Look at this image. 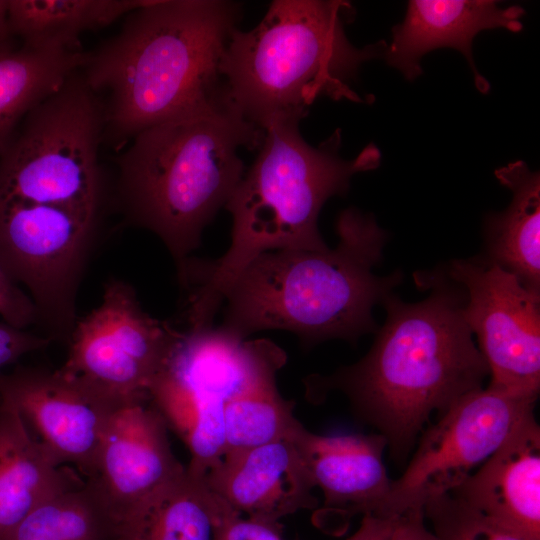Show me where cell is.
<instances>
[{"mask_svg":"<svg viewBox=\"0 0 540 540\" xmlns=\"http://www.w3.org/2000/svg\"><path fill=\"white\" fill-rule=\"evenodd\" d=\"M229 0H148L80 68L104 107L103 142L122 149L141 131L227 100L221 60L241 18Z\"/></svg>","mask_w":540,"mask_h":540,"instance_id":"cell-1","label":"cell"},{"mask_svg":"<svg viewBox=\"0 0 540 540\" xmlns=\"http://www.w3.org/2000/svg\"><path fill=\"white\" fill-rule=\"evenodd\" d=\"M300 121L283 117L263 128L257 158L225 205L232 216L228 250L211 263L190 261L183 283L190 292L189 328L212 326L232 283L261 254L328 248L318 229L321 208L344 195L355 174L379 166L374 144L346 160L339 154L340 130L315 147L302 137Z\"/></svg>","mask_w":540,"mask_h":540,"instance_id":"cell-2","label":"cell"},{"mask_svg":"<svg viewBox=\"0 0 540 540\" xmlns=\"http://www.w3.org/2000/svg\"><path fill=\"white\" fill-rule=\"evenodd\" d=\"M383 302L387 319L368 353L328 377H309L307 396L341 390L400 460L431 415L482 388L489 369L450 288L438 285L417 303Z\"/></svg>","mask_w":540,"mask_h":540,"instance_id":"cell-3","label":"cell"},{"mask_svg":"<svg viewBox=\"0 0 540 540\" xmlns=\"http://www.w3.org/2000/svg\"><path fill=\"white\" fill-rule=\"evenodd\" d=\"M334 249L276 250L255 258L223 302L221 328L242 338L261 330L296 334L305 345L355 341L373 330L372 308L401 276L378 277L386 233L370 214L348 208L337 219Z\"/></svg>","mask_w":540,"mask_h":540,"instance_id":"cell-4","label":"cell"},{"mask_svg":"<svg viewBox=\"0 0 540 540\" xmlns=\"http://www.w3.org/2000/svg\"><path fill=\"white\" fill-rule=\"evenodd\" d=\"M263 130L228 101L147 128L120 153L116 196L126 220L156 234L183 272L203 229L244 175L239 148Z\"/></svg>","mask_w":540,"mask_h":540,"instance_id":"cell-5","label":"cell"},{"mask_svg":"<svg viewBox=\"0 0 540 540\" xmlns=\"http://www.w3.org/2000/svg\"><path fill=\"white\" fill-rule=\"evenodd\" d=\"M354 14L342 0L273 1L257 26L231 33L220 64L229 102L262 130L278 118L302 120L321 96L367 103L352 83L388 45L355 47L344 28Z\"/></svg>","mask_w":540,"mask_h":540,"instance_id":"cell-6","label":"cell"},{"mask_svg":"<svg viewBox=\"0 0 540 540\" xmlns=\"http://www.w3.org/2000/svg\"><path fill=\"white\" fill-rule=\"evenodd\" d=\"M104 107L75 71L22 120L0 154V196L102 216Z\"/></svg>","mask_w":540,"mask_h":540,"instance_id":"cell-7","label":"cell"},{"mask_svg":"<svg viewBox=\"0 0 540 540\" xmlns=\"http://www.w3.org/2000/svg\"><path fill=\"white\" fill-rule=\"evenodd\" d=\"M286 360L268 339H242L220 326L188 328L179 331L150 385L149 399L185 443L191 460L209 463L225 450V404Z\"/></svg>","mask_w":540,"mask_h":540,"instance_id":"cell-8","label":"cell"},{"mask_svg":"<svg viewBox=\"0 0 540 540\" xmlns=\"http://www.w3.org/2000/svg\"><path fill=\"white\" fill-rule=\"evenodd\" d=\"M101 216L0 196V265L32 299L52 341L68 339Z\"/></svg>","mask_w":540,"mask_h":540,"instance_id":"cell-9","label":"cell"},{"mask_svg":"<svg viewBox=\"0 0 540 540\" xmlns=\"http://www.w3.org/2000/svg\"><path fill=\"white\" fill-rule=\"evenodd\" d=\"M537 397L493 386L456 400L430 425L401 476L391 481L379 515L398 518L452 493L499 447Z\"/></svg>","mask_w":540,"mask_h":540,"instance_id":"cell-10","label":"cell"},{"mask_svg":"<svg viewBox=\"0 0 540 540\" xmlns=\"http://www.w3.org/2000/svg\"><path fill=\"white\" fill-rule=\"evenodd\" d=\"M178 334L143 310L131 285L113 279L100 305L77 319L58 370L120 404L145 399Z\"/></svg>","mask_w":540,"mask_h":540,"instance_id":"cell-11","label":"cell"},{"mask_svg":"<svg viewBox=\"0 0 540 540\" xmlns=\"http://www.w3.org/2000/svg\"><path fill=\"white\" fill-rule=\"evenodd\" d=\"M451 279L462 285L463 318L478 339L490 386L538 397L540 387V294L497 263L456 260Z\"/></svg>","mask_w":540,"mask_h":540,"instance_id":"cell-12","label":"cell"},{"mask_svg":"<svg viewBox=\"0 0 540 540\" xmlns=\"http://www.w3.org/2000/svg\"><path fill=\"white\" fill-rule=\"evenodd\" d=\"M185 469L172 451L164 418L145 398L112 414L95 472L86 481L100 500L115 538L124 540L149 502Z\"/></svg>","mask_w":540,"mask_h":540,"instance_id":"cell-13","label":"cell"},{"mask_svg":"<svg viewBox=\"0 0 540 540\" xmlns=\"http://www.w3.org/2000/svg\"><path fill=\"white\" fill-rule=\"evenodd\" d=\"M0 398L18 411L62 464L76 466L87 479L95 472L112 414L125 405L58 369L40 367H18L3 373Z\"/></svg>","mask_w":540,"mask_h":540,"instance_id":"cell-14","label":"cell"},{"mask_svg":"<svg viewBox=\"0 0 540 540\" xmlns=\"http://www.w3.org/2000/svg\"><path fill=\"white\" fill-rule=\"evenodd\" d=\"M292 440L323 494L319 526L345 527L356 515H379L392 481L381 434L324 436L302 426Z\"/></svg>","mask_w":540,"mask_h":540,"instance_id":"cell-15","label":"cell"},{"mask_svg":"<svg viewBox=\"0 0 540 540\" xmlns=\"http://www.w3.org/2000/svg\"><path fill=\"white\" fill-rule=\"evenodd\" d=\"M204 480L234 511L255 520L280 523L319 505L312 475L290 439L227 452Z\"/></svg>","mask_w":540,"mask_h":540,"instance_id":"cell-16","label":"cell"},{"mask_svg":"<svg viewBox=\"0 0 540 540\" xmlns=\"http://www.w3.org/2000/svg\"><path fill=\"white\" fill-rule=\"evenodd\" d=\"M450 494L524 538L540 540V428L534 410Z\"/></svg>","mask_w":540,"mask_h":540,"instance_id":"cell-17","label":"cell"},{"mask_svg":"<svg viewBox=\"0 0 540 540\" xmlns=\"http://www.w3.org/2000/svg\"><path fill=\"white\" fill-rule=\"evenodd\" d=\"M525 11L513 5L501 8L490 0H411L404 20L392 28V41L384 58L406 79L422 74V57L435 49L451 47L468 61L474 82L481 93L489 91V82L477 70L472 43L475 36L490 29L519 32Z\"/></svg>","mask_w":540,"mask_h":540,"instance_id":"cell-18","label":"cell"},{"mask_svg":"<svg viewBox=\"0 0 540 540\" xmlns=\"http://www.w3.org/2000/svg\"><path fill=\"white\" fill-rule=\"evenodd\" d=\"M28 430L0 398V540L50 497L85 483Z\"/></svg>","mask_w":540,"mask_h":540,"instance_id":"cell-19","label":"cell"},{"mask_svg":"<svg viewBox=\"0 0 540 540\" xmlns=\"http://www.w3.org/2000/svg\"><path fill=\"white\" fill-rule=\"evenodd\" d=\"M512 192L510 205L486 220L490 260L527 288L540 289V174L515 161L495 171Z\"/></svg>","mask_w":540,"mask_h":540,"instance_id":"cell-20","label":"cell"},{"mask_svg":"<svg viewBox=\"0 0 540 540\" xmlns=\"http://www.w3.org/2000/svg\"><path fill=\"white\" fill-rule=\"evenodd\" d=\"M148 0H8L13 36L33 49L78 51L80 36L105 28Z\"/></svg>","mask_w":540,"mask_h":540,"instance_id":"cell-21","label":"cell"},{"mask_svg":"<svg viewBox=\"0 0 540 540\" xmlns=\"http://www.w3.org/2000/svg\"><path fill=\"white\" fill-rule=\"evenodd\" d=\"M86 52L22 46L0 52V154L24 117L84 64Z\"/></svg>","mask_w":540,"mask_h":540,"instance_id":"cell-22","label":"cell"},{"mask_svg":"<svg viewBox=\"0 0 540 540\" xmlns=\"http://www.w3.org/2000/svg\"><path fill=\"white\" fill-rule=\"evenodd\" d=\"M232 510L204 477L185 469L149 502L124 540H214Z\"/></svg>","mask_w":540,"mask_h":540,"instance_id":"cell-23","label":"cell"},{"mask_svg":"<svg viewBox=\"0 0 540 540\" xmlns=\"http://www.w3.org/2000/svg\"><path fill=\"white\" fill-rule=\"evenodd\" d=\"M280 368L265 370L225 404V453L292 440L303 426L294 414L295 402L284 399L277 388Z\"/></svg>","mask_w":540,"mask_h":540,"instance_id":"cell-24","label":"cell"},{"mask_svg":"<svg viewBox=\"0 0 540 540\" xmlns=\"http://www.w3.org/2000/svg\"><path fill=\"white\" fill-rule=\"evenodd\" d=\"M112 524L85 481L58 493L28 513L1 540H110Z\"/></svg>","mask_w":540,"mask_h":540,"instance_id":"cell-25","label":"cell"},{"mask_svg":"<svg viewBox=\"0 0 540 540\" xmlns=\"http://www.w3.org/2000/svg\"><path fill=\"white\" fill-rule=\"evenodd\" d=\"M423 512L436 540H528L450 493L428 501Z\"/></svg>","mask_w":540,"mask_h":540,"instance_id":"cell-26","label":"cell"},{"mask_svg":"<svg viewBox=\"0 0 540 540\" xmlns=\"http://www.w3.org/2000/svg\"><path fill=\"white\" fill-rule=\"evenodd\" d=\"M0 316L20 329L38 324L36 307L30 296L0 265Z\"/></svg>","mask_w":540,"mask_h":540,"instance_id":"cell-27","label":"cell"},{"mask_svg":"<svg viewBox=\"0 0 540 540\" xmlns=\"http://www.w3.org/2000/svg\"><path fill=\"white\" fill-rule=\"evenodd\" d=\"M214 540H282V525L247 518L232 510L218 524Z\"/></svg>","mask_w":540,"mask_h":540,"instance_id":"cell-28","label":"cell"},{"mask_svg":"<svg viewBox=\"0 0 540 540\" xmlns=\"http://www.w3.org/2000/svg\"><path fill=\"white\" fill-rule=\"evenodd\" d=\"M51 341L45 335L16 328L5 322L0 323V376L4 368L26 354L46 348Z\"/></svg>","mask_w":540,"mask_h":540,"instance_id":"cell-29","label":"cell"},{"mask_svg":"<svg viewBox=\"0 0 540 540\" xmlns=\"http://www.w3.org/2000/svg\"><path fill=\"white\" fill-rule=\"evenodd\" d=\"M391 540H436L425 523L422 510L410 511L398 518Z\"/></svg>","mask_w":540,"mask_h":540,"instance_id":"cell-30","label":"cell"},{"mask_svg":"<svg viewBox=\"0 0 540 540\" xmlns=\"http://www.w3.org/2000/svg\"><path fill=\"white\" fill-rule=\"evenodd\" d=\"M398 518L364 515L358 529L346 540H391Z\"/></svg>","mask_w":540,"mask_h":540,"instance_id":"cell-31","label":"cell"},{"mask_svg":"<svg viewBox=\"0 0 540 540\" xmlns=\"http://www.w3.org/2000/svg\"><path fill=\"white\" fill-rule=\"evenodd\" d=\"M8 0H0V52L13 49L12 38L8 22Z\"/></svg>","mask_w":540,"mask_h":540,"instance_id":"cell-32","label":"cell"}]
</instances>
